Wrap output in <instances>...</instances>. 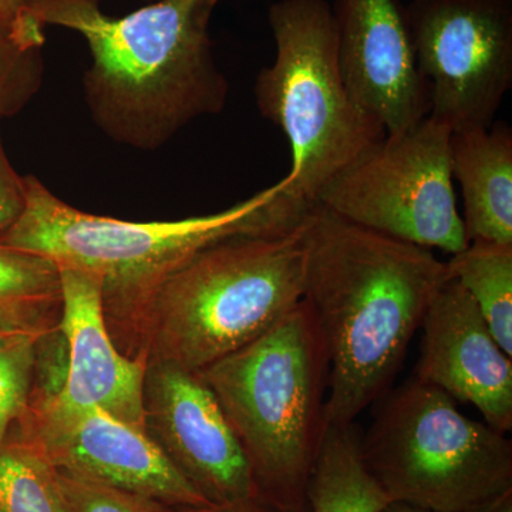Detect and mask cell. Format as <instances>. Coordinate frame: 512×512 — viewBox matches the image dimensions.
<instances>
[{"instance_id": "1", "label": "cell", "mask_w": 512, "mask_h": 512, "mask_svg": "<svg viewBox=\"0 0 512 512\" xmlns=\"http://www.w3.org/2000/svg\"><path fill=\"white\" fill-rule=\"evenodd\" d=\"M302 225L308 247L303 299L329 355L326 421L348 426L392 384L448 279L446 262L322 205L306 212Z\"/></svg>"}, {"instance_id": "2", "label": "cell", "mask_w": 512, "mask_h": 512, "mask_svg": "<svg viewBox=\"0 0 512 512\" xmlns=\"http://www.w3.org/2000/svg\"><path fill=\"white\" fill-rule=\"evenodd\" d=\"M220 0H154L114 18L97 0H25L43 26L76 32L90 50L84 99L94 123L141 151L165 146L191 121L220 114L229 84L215 62Z\"/></svg>"}, {"instance_id": "3", "label": "cell", "mask_w": 512, "mask_h": 512, "mask_svg": "<svg viewBox=\"0 0 512 512\" xmlns=\"http://www.w3.org/2000/svg\"><path fill=\"white\" fill-rule=\"evenodd\" d=\"M25 181V208L0 244L99 276L107 325L140 338L151 299L195 255L239 235L295 228L281 202L282 180L215 214L153 222L89 214L60 200L39 178Z\"/></svg>"}, {"instance_id": "4", "label": "cell", "mask_w": 512, "mask_h": 512, "mask_svg": "<svg viewBox=\"0 0 512 512\" xmlns=\"http://www.w3.org/2000/svg\"><path fill=\"white\" fill-rule=\"evenodd\" d=\"M329 355L302 299L254 342L197 372L237 434L262 497L306 511V487L328 429Z\"/></svg>"}, {"instance_id": "5", "label": "cell", "mask_w": 512, "mask_h": 512, "mask_svg": "<svg viewBox=\"0 0 512 512\" xmlns=\"http://www.w3.org/2000/svg\"><path fill=\"white\" fill-rule=\"evenodd\" d=\"M302 221L281 234L239 235L205 248L151 299L143 350L200 372L268 332L305 293Z\"/></svg>"}, {"instance_id": "6", "label": "cell", "mask_w": 512, "mask_h": 512, "mask_svg": "<svg viewBox=\"0 0 512 512\" xmlns=\"http://www.w3.org/2000/svg\"><path fill=\"white\" fill-rule=\"evenodd\" d=\"M268 22L276 53L256 77V106L288 138L292 165L282 178V200L302 220L386 131L345 82L328 0H278Z\"/></svg>"}, {"instance_id": "7", "label": "cell", "mask_w": 512, "mask_h": 512, "mask_svg": "<svg viewBox=\"0 0 512 512\" xmlns=\"http://www.w3.org/2000/svg\"><path fill=\"white\" fill-rule=\"evenodd\" d=\"M367 470L393 503L464 512L512 490V444L443 390L410 379L360 437Z\"/></svg>"}, {"instance_id": "8", "label": "cell", "mask_w": 512, "mask_h": 512, "mask_svg": "<svg viewBox=\"0 0 512 512\" xmlns=\"http://www.w3.org/2000/svg\"><path fill=\"white\" fill-rule=\"evenodd\" d=\"M450 138V128L429 116L403 133L386 134L330 183L318 205L407 244L464 251Z\"/></svg>"}, {"instance_id": "9", "label": "cell", "mask_w": 512, "mask_h": 512, "mask_svg": "<svg viewBox=\"0 0 512 512\" xmlns=\"http://www.w3.org/2000/svg\"><path fill=\"white\" fill-rule=\"evenodd\" d=\"M431 119L490 128L512 86V0H412L404 8Z\"/></svg>"}, {"instance_id": "10", "label": "cell", "mask_w": 512, "mask_h": 512, "mask_svg": "<svg viewBox=\"0 0 512 512\" xmlns=\"http://www.w3.org/2000/svg\"><path fill=\"white\" fill-rule=\"evenodd\" d=\"M16 424L19 434L10 437L35 448L57 470L175 508L212 505L147 431L97 407L74 406L42 387L33 389L28 409Z\"/></svg>"}, {"instance_id": "11", "label": "cell", "mask_w": 512, "mask_h": 512, "mask_svg": "<svg viewBox=\"0 0 512 512\" xmlns=\"http://www.w3.org/2000/svg\"><path fill=\"white\" fill-rule=\"evenodd\" d=\"M144 413L148 434L208 503L259 494L237 434L197 372L150 357Z\"/></svg>"}, {"instance_id": "12", "label": "cell", "mask_w": 512, "mask_h": 512, "mask_svg": "<svg viewBox=\"0 0 512 512\" xmlns=\"http://www.w3.org/2000/svg\"><path fill=\"white\" fill-rule=\"evenodd\" d=\"M332 15L340 69L359 106L387 136L426 119L429 96L399 2L335 0Z\"/></svg>"}, {"instance_id": "13", "label": "cell", "mask_w": 512, "mask_h": 512, "mask_svg": "<svg viewBox=\"0 0 512 512\" xmlns=\"http://www.w3.org/2000/svg\"><path fill=\"white\" fill-rule=\"evenodd\" d=\"M416 379L470 403L501 433L512 429V357L501 349L466 289L447 279L423 323Z\"/></svg>"}, {"instance_id": "14", "label": "cell", "mask_w": 512, "mask_h": 512, "mask_svg": "<svg viewBox=\"0 0 512 512\" xmlns=\"http://www.w3.org/2000/svg\"><path fill=\"white\" fill-rule=\"evenodd\" d=\"M59 269V330L66 340L67 366L62 384L53 393L63 402L97 407L147 431L144 380L150 355L141 350L128 357L116 348L104 315L99 276L77 269Z\"/></svg>"}, {"instance_id": "15", "label": "cell", "mask_w": 512, "mask_h": 512, "mask_svg": "<svg viewBox=\"0 0 512 512\" xmlns=\"http://www.w3.org/2000/svg\"><path fill=\"white\" fill-rule=\"evenodd\" d=\"M451 171L461 185L473 239L512 244V130L508 124L451 133Z\"/></svg>"}, {"instance_id": "16", "label": "cell", "mask_w": 512, "mask_h": 512, "mask_svg": "<svg viewBox=\"0 0 512 512\" xmlns=\"http://www.w3.org/2000/svg\"><path fill=\"white\" fill-rule=\"evenodd\" d=\"M390 503L363 461L355 423L328 426L306 487L309 512H383Z\"/></svg>"}, {"instance_id": "17", "label": "cell", "mask_w": 512, "mask_h": 512, "mask_svg": "<svg viewBox=\"0 0 512 512\" xmlns=\"http://www.w3.org/2000/svg\"><path fill=\"white\" fill-rule=\"evenodd\" d=\"M62 281L55 262L0 244V333L46 338L59 330Z\"/></svg>"}, {"instance_id": "18", "label": "cell", "mask_w": 512, "mask_h": 512, "mask_svg": "<svg viewBox=\"0 0 512 512\" xmlns=\"http://www.w3.org/2000/svg\"><path fill=\"white\" fill-rule=\"evenodd\" d=\"M446 268L448 279L466 289L498 345L512 357V244L473 239Z\"/></svg>"}, {"instance_id": "19", "label": "cell", "mask_w": 512, "mask_h": 512, "mask_svg": "<svg viewBox=\"0 0 512 512\" xmlns=\"http://www.w3.org/2000/svg\"><path fill=\"white\" fill-rule=\"evenodd\" d=\"M45 29L26 8L0 20V123L25 109L42 86Z\"/></svg>"}, {"instance_id": "20", "label": "cell", "mask_w": 512, "mask_h": 512, "mask_svg": "<svg viewBox=\"0 0 512 512\" xmlns=\"http://www.w3.org/2000/svg\"><path fill=\"white\" fill-rule=\"evenodd\" d=\"M0 512H70L57 468L12 437L0 450Z\"/></svg>"}, {"instance_id": "21", "label": "cell", "mask_w": 512, "mask_h": 512, "mask_svg": "<svg viewBox=\"0 0 512 512\" xmlns=\"http://www.w3.org/2000/svg\"><path fill=\"white\" fill-rule=\"evenodd\" d=\"M45 340L32 333H0V450L28 409Z\"/></svg>"}, {"instance_id": "22", "label": "cell", "mask_w": 512, "mask_h": 512, "mask_svg": "<svg viewBox=\"0 0 512 512\" xmlns=\"http://www.w3.org/2000/svg\"><path fill=\"white\" fill-rule=\"evenodd\" d=\"M57 471L70 512H178L157 498Z\"/></svg>"}, {"instance_id": "23", "label": "cell", "mask_w": 512, "mask_h": 512, "mask_svg": "<svg viewBox=\"0 0 512 512\" xmlns=\"http://www.w3.org/2000/svg\"><path fill=\"white\" fill-rule=\"evenodd\" d=\"M25 200V177L16 173L0 137V237L18 220Z\"/></svg>"}, {"instance_id": "24", "label": "cell", "mask_w": 512, "mask_h": 512, "mask_svg": "<svg viewBox=\"0 0 512 512\" xmlns=\"http://www.w3.org/2000/svg\"><path fill=\"white\" fill-rule=\"evenodd\" d=\"M178 512H309V510H289V508L282 507V505L258 494L255 497L248 498V500L238 501V503L205 505V507L198 508H178Z\"/></svg>"}, {"instance_id": "25", "label": "cell", "mask_w": 512, "mask_h": 512, "mask_svg": "<svg viewBox=\"0 0 512 512\" xmlns=\"http://www.w3.org/2000/svg\"><path fill=\"white\" fill-rule=\"evenodd\" d=\"M464 512H512V490L473 505Z\"/></svg>"}, {"instance_id": "26", "label": "cell", "mask_w": 512, "mask_h": 512, "mask_svg": "<svg viewBox=\"0 0 512 512\" xmlns=\"http://www.w3.org/2000/svg\"><path fill=\"white\" fill-rule=\"evenodd\" d=\"M25 10V0H0V20L18 18Z\"/></svg>"}, {"instance_id": "27", "label": "cell", "mask_w": 512, "mask_h": 512, "mask_svg": "<svg viewBox=\"0 0 512 512\" xmlns=\"http://www.w3.org/2000/svg\"><path fill=\"white\" fill-rule=\"evenodd\" d=\"M383 512H431L423 510V508L413 507V505L404 503H390L384 508Z\"/></svg>"}, {"instance_id": "28", "label": "cell", "mask_w": 512, "mask_h": 512, "mask_svg": "<svg viewBox=\"0 0 512 512\" xmlns=\"http://www.w3.org/2000/svg\"><path fill=\"white\" fill-rule=\"evenodd\" d=\"M97 2H100V0H97ZM153 2H154V0H153Z\"/></svg>"}]
</instances>
